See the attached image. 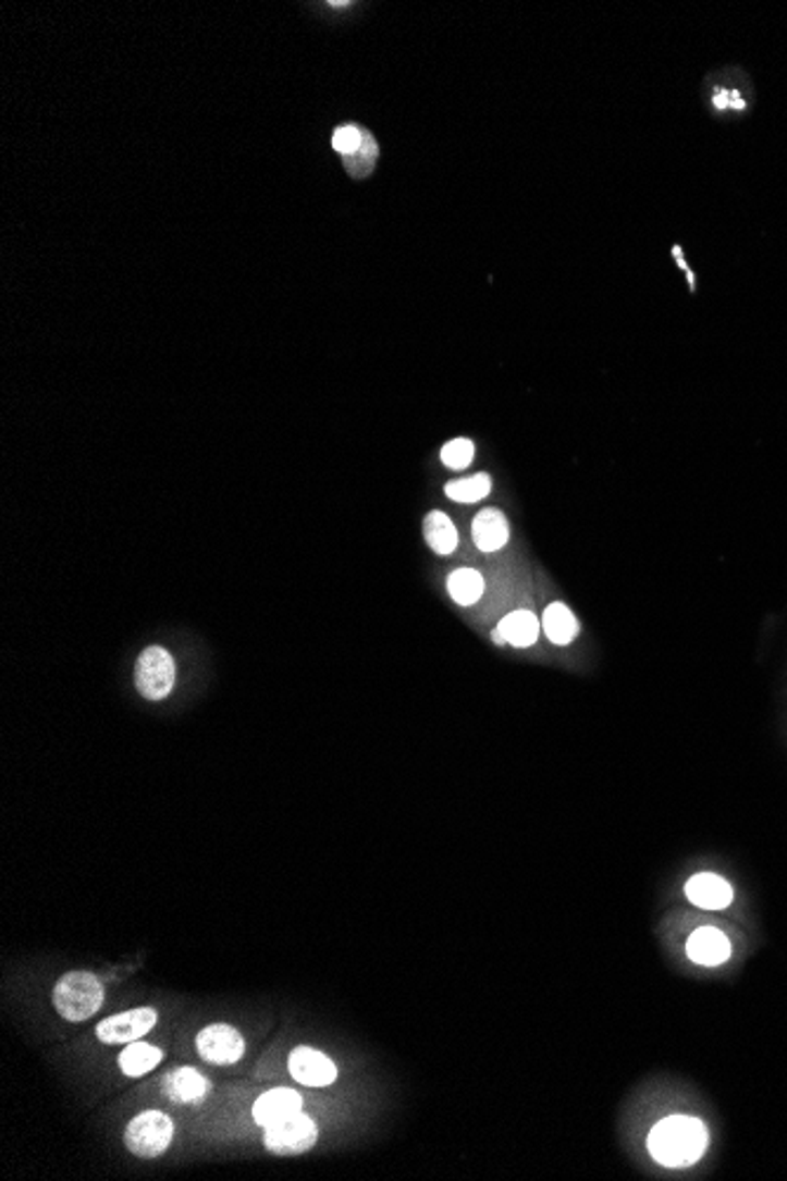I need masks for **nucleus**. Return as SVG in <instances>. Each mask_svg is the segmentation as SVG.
<instances>
[{
    "instance_id": "nucleus-3",
    "label": "nucleus",
    "mask_w": 787,
    "mask_h": 1181,
    "mask_svg": "<svg viewBox=\"0 0 787 1181\" xmlns=\"http://www.w3.org/2000/svg\"><path fill=\"white\" fill-rule=\"evenodd\" d=\"M175 1125L161 1111H145L135 1116L125 1128V1146L137 1158H159L173 1144Z\"/></svg>"
},
{
    "instance_id": "nucleus-22",
    "label": "nucleus",
    "mask_w": 787,
    "mask_h": 1181,
    "mask_svg": "<svg viewBox=\"0 0 787 1181\" xmlns=\"http://www.w3.org/2000/svg\"><path fill=\"white\" fill-rule=\"evenodd\" d=\"M361 142H364V131H361V127H356V125H342L333 133V147L342 156H352L356 149L361 147Z\"/></svg>"
},
{
    "instance_id": "nucleus-18",
    "label": "nucleus",
    "mask_w": 787,
    "mask_h": 1181,
    "mask_svg": "<svg viewBox=\"0 0 787 1181\" xmlns=\"http://www.w3.org/2000/svg\"><path fill=\"white\" fill-rule=\"evenodd\" d=\"M483 590H485L483 576L475 571V568H457V571L448 576V594L453 596V602H457L460 606L477 604L481 600Z\"/></svg>"
},
{
    "instance_id": "nucleus-6",
    "label": "nucleus",
    "mask_w": 787,
    "mask_h": 1181,
    "mask_svg": "<svg viewBox=\"0 0 787 1181\" xmlns=\"http://www.w3.org/2000/svg\"><path fill=\"white\" fill-rule=\"evenodd\" d=\"M196 1049L208 1063L232 1066L246 1055V1041H243V1035L234 1026H229V1023H212V1026L198 1033Z\"/></svg>"
},
{
    "instance_id": "nucleus-13",
    "label": "nucleus",
    "mask_w": 787,
    "mask_h": 1181,
    "mask_svg": "<svg viewBox=\"0 0 787 1181\" xmlns=\"http://www.w3.org/2000/svg\"><path fill=\"white\" fill-rule=\"evenodd\" d=\"M163 1090L175 1104H198L208 1097V1078L194 1069H175L163 1080Z\"/></svg>"
},
{
    "instance_id": "nucleus-8",
    "label": "nucleus",
    "mask_w": 787,
    "mask_h": 1181,
    "mask_svg": "<svg viewBox=\"0 0 787 1181\" xmlns=\"http://www.w3.org/2000/svg\"><path fill=\"white\" fill-rule=\"evenodd\" d=\"M291 1075L307 1087H328L335 1083L337 1066L323 1051L311 1047H297L288 1059Z\"/></svg>"
},
{
    "instance_id": "nucleus-9",
    "label": "nucleus",
    "mask_w": 787,
    "mask_h": 1181,
    "mask_svg": "<svg viewBox=\"0 0 787 1181\" xmlns=\"http://www.w3.org/2000/svg\"><path fill=\"white\" fill-rule=\"evenodd\" d=\"M686 899L703 910H724L734 903V887L722 875L698 873L684 887Z\"/></svg>"
},
{
    "instance_id": "nucleus-10",
    "label": "nucleus",
    "mask_w": 787,
    "mask_h": 1181,
    "mask_svg": "<svg viewBox=\"0 0 787 1181\" xmlns=\"http://www.w3.org/2000/svg\"><path fill=\"white\" fill-rule=\"evenodd\" d=\"M731 950L734 948H731V942H728V936L720 932L717 927H700L689 936V942H686V952H689V958L696 964H703V967L724 964L728 958H731Z\"/></svg>"
},
{
    "instance_id": "nucleus-1",
    "label": "nucleus",
    "mask_w": 787,
    "mask_h": 1181,
    "mask_svg": "<svg viewBox=\"0 0 787 1181\" xmlns=\"http://www.w3.org/2000/svg\"><path fill=\"white\" fill-rule=\"evenodd\" d=\"M710 1142L703 1120L691 1116H669L657 1122L649 1134V1151L663 1168H689L705 1154Z\"/></svg>"
},
{
    "instance_id": "nucleus-5",
    "label": "nucleus",
    "mask_w": 787,
    "mask_h": 1181,
    "mask_svg": "<svg viewBox=\"0 0 787 1181\" xmlns=\"http://www.w3.org/2000/svg\"><path fill=\"white\" fill-rule=\"evenodd\" d=\"M319 1140V1128L309 1116L303 1111L274 1122V1125L265 1128V1146L271 1154L279 1156H297L305 1154Z\"/></svg>"
},
{
    "instance_id": "nucleus-7",
    "label": "nucleus",
    "mask_w": 787,
    "mask_h": 1181,
    "mask_svg": "<svg viewBox=\"0 0 787 1181\" xmlns=\"http://www.w3.org/2000/svg\"><path fill=\"white\" fill-rule=\"evenodd\" d=\"M156 1019L159 1014L151 1007H137L97 1023V1037L104 1045H131L156 1026Z\"/></svg>"
},
{
    "instance_id": "nucleus-19",
    "label": "nucleus",
    "mask_w": 787,
    "mask_h": 1181,
    "mask_svg": "<svg viewBox=\"0 0 787 1181\" xmlns=\"http://www.w3.org/2000/svg\"><path fill=\"white\" fill-rule=\"evenodd\" d=\"M491 493V477L489 475H475L469 479H457L446 483V495L453 497L455 503H479L481 497Z\"/></svg>"
},
{
    "instance_id": "nucleus-12",
    "label": "nucleus",
    "mask_w": 787,
    "mask_h": 1181,
    "mask_svg": "<svg viewBox=\"0 0 787 1181\" xmlns=\"http://www.w3.org/2000/svg\"><path fill=\"white\" fill-rule=\"evenodd\" d=\"M471 538L481 552H497L507 545L509 524L500 509H483L471 524Z\"/></svg>"
},
{
    "instance_id": "nucleus-20",
    "label": "nucleus",
    "mask_w": 787,
    "mask_h": 1181,
    "mask_svg": "<svg viewBox=\"0 0 787 1181\" xmlns=\"http://www.w3.org/2000/svg\"><path fill=\"white\" fill-rule=\"evenodd\" d=\"M376 156H378V145L376 139L370 137V133L364 131V142L361 147L356 149L352 156H347L345 163H347V170L354 175V177H366L370 170H373L376 165Z\"/></svg>"
},
{
    "instance_id": "nucleus-2",
    "label": "nucleus",
    "mask_w": 787,
    "mask_h": 1181,
    "mask_svg": "<svg viewBox=\"0 0 787 1181\" xmlns=\"http://www.w3.org/2000/svg\"><path fill=\"white\" fill-rule=\"evenodd\" d=\"M54 1009L66 1021H85L99 1012L104 1002V986L90 972H69L52 991Z\"/></svg>"
},
{
    "instance_id": "nucleus-17",
    "label": "nucleus",
    "mask_w": 787,
    "mask_h": 1181,
    "mask_svg": "<svg viewBox=\"0 0 787 1181\" xmlns=\"http://www.w3.org/2000/svg\"><path fill=\"white\" fill-rule=\"evenodd\" d=\"M425 540L436 554H453L457 548L455 524L443 512H429L425 517Z\"/></svg>"
},
{
    "instance_id": "nucleus-16",
    "label": "nucleus",
    "mask_w": 787,
    "mask_h": 1181,
    "mask_svg": "<svg viewBox=\"0 0 787 1181\" xmlns=\"http://www.w3.org/2000/svg\"><path fill=\"white\" fill-rule=\"evenodd\" d=\"M161 1059H163V1051L159 1047L135 1041L121 1051L119 1066H121V1071L125 1075L139 1078V1075H147L149 1071H153L156 1066L161 1063Z\"/></svg>"
},
{
    "instance_id": "nucleus-4",
    "label": "nucleus",
    "mask_w": 787,
    "mask_h": 1181,
    "mask_svg": "<svg viewBox=\"0 0 787 1181\" xmlns=\"http://www.w3.org/2000/svg\"><path fill=\"white\" fill-rule=\"evenodd\" d=\"M135 687L147 701H163L175 687V661L161 647H149L135 663Z\"/></svg>"
},
{
    "instance_id": "nucleus-14",
    "label": "nucleus",
    "mask_w": 787,
    "mask_h": 1181,
    "mask_svg": "<svg viewBox=\"0 0 787 1181\" xmlns=\"http://www.w3.org/2000/svg\"><path fill=\"white\" fill-rule=\"evenodd\" d=\"M497 630L505 635L507 644L519 647V649H528V647H533L538 642L542 625H540V620H538V616L533 614V611L519 608V611H512L509 616H505L503 620H500Z\"/></svg>"
},
{
    "instance_id": "nucleus-21",
    "label": "nucleus",
    "mask_w": 787,
    "mask_h": 1181,
    "mask_svg": "<svg viewBox=\"0 0 787 1181\" xmlns=\"http://www.w3.org/2000/svg\"><path fill=\"white\" fill-rule=\"evenodd\" d=\"M475 458V444L469 439H453L441 448V460L451 469H465Z\"/></svg>"
},
{
    "instance_id": "nucleus-23",
    "label": "nucleus",
    "mask_w": 787,
    "mask_h": 1181,
    "mask_svg": "<svg viewBox=\"0 0 787 1181\" xmlns=\"http://www.w3.org/2000/svg\"><path fill=\"white\" fill-rule=\"evenodd\" d=\"M493 642H495V644H500V647H505V644H507V639H505V635H503V632H500L497 628L493 630Z\"/></svg>"
},
{
    "instance_id": "nucleus-11",
    "label": "nucleus",
    "mask_w": 787,
    "mask_h": 1181,
    "mask_svg": "<svg viewBox=\"0 0 787 1181\" xmlns=\"http://www.w3.org/2000/svg\"><path fill=\"white\" fill-rule=\"evenodd\" d=\"M299 1111H303V1097H299L295 1090L276 1087V1090L265 1092L262 1097L255 1102L253 1118L260 1128H269V1125H274V1122L291 1118Z\"/></svg>"
},
{
    "instance_id": "nucleus-15",
    "label": "nucleus",
    "mask_w": 787,
    "mask_h": 1181,
    "mask_svg": "<svg viewBox=\"0 0 787 1181\" xmlns=\"http://www.w3.org/2000/svg\"><path fill=\"white\" fill-rule=\"evenodd\" d=\"M542 632L548 635L552 644L566 647L578 637L580 623L574 616V611H570L566 604L554 602L545 608V614H542Z\"/></svg>"
}]
</instances>
